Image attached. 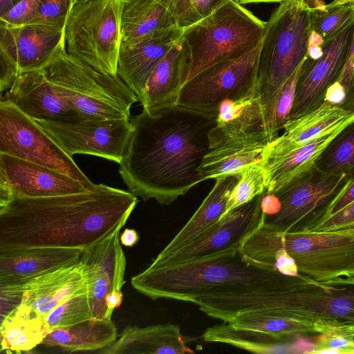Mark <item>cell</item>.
<instances>
[{
    "label": "cell",
    "mask_w": 354,
    "mask_h": 354,
    "mask_svg": "<svg viewBox=\"0 0 354 354\" xmlns=\"http://www.w3.org/2000/svg\"><path fill=\"white\" fill-rule=\"evenodd\" d=\"M20 0H0V17L12 9Z\"/></svg>",
    "instance_id": "obj_49"
},
{
    "label": "cell",
    "mask_w": 354,
    "mask_h": 354,
    "mask_svg": "<svg viewBox=\"0 0 354 354\" xmlns=\"http://www.w3.org/2000/svg\"><path fill=\"white\" fill-rule=\"evenodd\" d=\"M301 64L286 82L279 94L274 114V129L278 135L289 120Z\"/></svg>",
    "instance_id": "obj_42"
},
{
    "label": "cell",
    "mask_w": 354,
    "mask_h": 354,
    "mask_svg": "<svg viewBox=\"0 0 354 354\" xmlns=\"http://www.w3.org/2000/svg\"><path fill=\"white\" fill-rule=\"evenodd\" d=\"M263 194L231 210L206 232L178 251L161 259H154L149 266L182 264L239 248L243 241L263 223Z\"/></svg>",
    "instance_id": "obj_15"
},
{
    "label": "cell",
    "mask_w": 354,
    "mask_h": 354,
    "mask_svg": "<svg viewBox=\"0 0 354 354\" xmlns=\"http://www.w3.org/2000/svg\"><path fill=\"white\" fill-rule=\"evenodd\" d=\"M118 336L117 327L111 319L91 317L48 332L41 344L67 353L100 351L114 342Z\"/></svg>",
    "instance_id": "obj_30"
},
{
    "label": "cell",
    "mask_w": 354,
    "mask_h": 354,
    "mask_svg": "<svg viewBox=\"0 0 354 354\" xmlns=\"http://www.w3.org/2000/svg\"><path fill=\"white\" fill-rule=\"evenodd\" d=\"M354 201V182H353L344 193L331 206L328 216L332 215Z\"/></svg>",
    "instance_id": "obj_46"
},
{
    "label": "cell",
    "mask_w": 354,
    "mask_h": 354,
    "mask_svg": "<svg viewBox=\"0 0 354 354\" xmlns=\"http://www.w3.org/2000/svg\"><path fill=\"white\" fill-rule=\"evenodd\" d=\"M183 29L176 28L153 40L133 46L121 45L118 62V75L141 100L151 73L180 39Z\"/></svg>",
    "instance_id": "obj_26"
},
{
    "label": "cell",
    "mask_w": 354,
    "mask_h": 354,
    "mask_svg": "<svg viewBox=\"0 0 354 354\" xmlns=\"http://www.w3.org/2000/svg\"><path fill=\"white\" fill-rule=\"evenodd\" d=\"M259 48L260 45L241 57L218 62L196 74L182 86L177 104L217 115L219 104L225 99L257 94Z\"/></svg>",
    "instance_id": "obj_12"
},
{
    "label": "cell",
    "mask_w": 354,
    "mask_h": 354,
    "mask_svg": "<svg viewBox=\"0 0 354 354\" xmlns=\"http://www.w3.org/2000/svg\"><path fill=\"white\" fill-rule=\"evenodd\" d=\"M266 22L235 0L183 30L189 62L186 81L218 62L241 57L258 47Z\"/></svg>",
    "instance_id": "obj_7"
},
{
    "label": "cell",
    "mask_w": 354,
    "mask_h": 354,
    "mask_svg": "<svg viewBox=\"0 0 354 354\" xmlns=\"http://www.w3.org/2000/svg\"><path fill=\"white\" fill-rule=\"evenodd\" d=\"M138 203L131 192L102 183L81 193L0 202V252L84 250L120 232Z\"/></svg>",
    "instance_id": "obj_2"
},
{
    "label": "cell",
    "mask_w": 354,
    "mask_h": 354,
    "mask_svg": "<svg viewBox=\"0 0 354 354\" xmlns=\"http://www.w3.org/2000/svg\"><path fill=\"white\" fill-rule=\"evenodd\" d=\"M104 354H184L194 353L176 324L127 326L116 340L98 351Z\"/></svg>",
    "instance_id": "obj_25"
},
{
    "label": "cell",
    "mask_w": 354,
    "mask_h": 354,
    "mask_svg": "<svg viewBox=\"0 0 354 354\" xmlns=\"http://www.w3.org/2000/svg\"><path fill=\"white\" fill-rule=\"evenodd\" d=\"M227 322L235 328L260 331L279 337L317 333L315 323L266 312L239 314Z\"/></svg>",
    "instance_id": "obj_34"
},
{
    "label": "cell",
    "mask_w": 354,
    "mask_h": 354,
    "mask_svg": "<svg viewBox=\"0 0 354 354\" xmlns=\"http://www.w3.org/2000/svg\"><path fill=\"white\" fill-rule=\"evenodd\" d=\"M74 6V0H40L29 24H42L64 30Z\"/></svg>",
    "instance_id": "obj_40"
},
{
    "label": "cell",
    "mask_w": 354,
    "mask_h": 354,
    "mask_svg": "<svg viewBox=\"0 0 354 354\" xmlns=\"http://www.w3.org/2000/svg\"><path fill=\"white\" fill-rule=\"evenodd\" d=\"M227 0H172L171 11L177 26L185 29L208 17Z\"/></svg>",
    "instance_id": "obj_39"
},
{
    "label": "cell",
    "mask_w": 354,
    "mask_h": 354,
    "mask_svg": "<svg viewBox=\"0 0 354 354\" xmlns=\"http://www.w3.org/2000/svg\"><path fill=\"white\" fill-rule=\"evenodd\" d=\"M92 317L88 291L74 295L50 311L45 318L48 331L68 327Z\"/></svg>",
    "instance_id": "obj_37"
},
{
    "label": "cell",
    "mask_w": 354,
    "mask_h": 354,
    "mask_svg": "<svg viewBox=\"0 0 354 354\" xmlns=\"http://www.w3.org/2000/svg\"><path fill=\"white\" fill-rule=\"evenodd\" d=\"M178 28L164 0H124L121 45L133 46L159 38Z\"/></svg>",
    "instance_id": "obj_24"
},
{
    "label": "cell",
    "mask_w": 354,
    "mask_h": 354,
    "mask_svg": "<svg viewBox=\"0 0 354 354\" xmlns=\"http://www.w3.org/2000/svg\"><path fill=\"white\" fill-rule=\"evenodd\" d=\"M37 122L71 156L93 155L118 164L125 154L132 133L130 119Z\"/></svg>",
    "instance_id": "obj_13"
},
{
    "label": "cell",
    "mask_w": 354,
    "mask_h": 354,
    "mask_svg": "<svg viewBox=\"0 0 354 354\" xmlns=\"http://www.w3.org/2000/svg\"><path fill=\"white\" fill-rule=\"evenodd\" d=\"M269 142L261 133L223 139L211 147L198 169L202 181L240 174L248 166L264 157Z\"/></svg>",
    "instance_id": "obj_23"
},
{
    "label": "cell",
    "mask_w": 354,
    "mask_h": 354,
    "mask_svg": "<svg viewBox=\"0 0 354 354\" xmlns=\"http://www.w3.org/2000/svg\"><path fill=\"white\" fill-rule=\"evenodd\" d=\"M354 18V4L312 7L310 41L322 45L337 34Z\"/></svg>",
    "instance_id": "obj_35"
},
{
    "label": "cell",
    "mask_w": 354,
    "mask_h": 354,
    "mask_svg": "<svg viewBox=\"0 0 354 354\" xmlns=\"http://www.w3.org/2000/svg\"><path fill=\"white\" fill-rule=\"evenodd\" d=\"M202 338L205 342L225 344L257 353L282 352L287 339L260 331L235 328L227 322L206 328Z\"/></svg>",
    "instance_id": "obj_32"
},
{
    "label": "cell",
    "mask_w": 354,
    "mask_h": 354,
    "mask_svg": "<svg viewBox=\"0 0 354 354\" xmlns=\"http://www.w3.org/2000/svg\"><path fill=\"white\" fill-rule=\"evenodd\" d=\"M48 332L44 319L19 304L1 319V352H28L41 344Z\"/></svg>",
    "instance_id": "obj_31"
},
{
    "label": "cell",
    "mask_w": 354,
    "mask_h": 354,
    "mask_svg": "<svg viewBox=\"0 0 354 354\" xmlns=\"http://www.w3.org/2000/svg\"><path fill=\"white\" fill-rule=\"evenodd\" d=\"M217 115L178 104L142 109L131 116L132 133L119 173L143 201L170 205L202 182L198 169L210 151Z\"/></svg>",
    "instance_id": "obj_1"
},
{
    "label": "cell",
    "mask_w": 354,
    "mask_h": 354,
    "mask_svg": "<svg viewBox=\"0 0 354 354\" xmlns=\"http://www.w3.org/2000/svg\"><path fill=\"white\" fill-rule=\"evenodd\" d=\"M122 299L123 293L122 290H114L108 293L106 298V319H111L113 310L122 304Z\"/></svg>",
    "instance_id": "obj_47"
},
{
    "label": "cell",
    "mask_w": 354,
    "mask_h": 354,
    "mask_svg": "<svg viewBox=\"0 0 354 354\" xmlns=\"http://www.w3.org/2000/svg\"><path fill=\"white\" fill-rule=\"evenodd\" d=\"M43 71L82 119H130V109L139 101L118 75L95 70L69 54L66 44Z\"/></svg>",
    "instance_id": "obj_6"
},
{
    "label": "cell",
    "mask_w": 354,
    "mask_h": 354,
    "mask_svg": "<svg viewBox=\"0 0 354 354\" xmlns=\"http://www.w3.org/2000/svg\"><path fill=\"white\" fill-rule=\"evenodd\" d=\"M120 241L122 245L133 247L138 242L139 234L136 230L127 228L121 233Z\"/></svg>",
    "instance_id": "obj_48"
},
{
    "label": "cell",
    "mask_w": 354,
    "mask_h": 354,
    "mask_svg": "<svg viewBox=\"0 0 354 354\" xmlns=\"http://www.w3.org/2000/svg\"><path fill=\"white\" fill-rule=\"evenodd\" d=\"M324 101L354 112V30L351 45L342 73L327 91Z\"/></svg>",
    "instance_id": "obj_38"
},
{
    "label": "cell",
    "mask_w": 354,
    "mask_h": 354,
    "mask_svg": "<svg viewBox=\"0 0 354 354\" xmlns=\"http://www.w3.org/2000/svg\"><path fill=\"white\" fill-rule=\"evenodd\" d=\"M87 291L86 272L80 261L35 277L21 286H0L1 296L21 299L19 304L44 320L62 302Z\"/></svg>",
    "instance_id": "obj_18"
},
{
    "label": "cell",
    "mask_w": 354,
    "mask_h": 354,
    "mask_svg": "<svg viewBox=\"0 0 354 354\" xmlns=\"http://www.w3.org/2000/svg\"><path fill=\"white\" fill-rule=\"evenodd\" d=\"M346 124L283 156L262 160L266 174L265 193L274 194L312 169L319 154Z\"/></svg>",
    "instance_id": "obj_29"
},
{
    "label": "cell",
    "mask_w": 354,
    "mask_h": 354,
    "mask_svg": "<svg viewBox=\"0 0 354 354\" xmlns=\"http://www.w3.org/2000/svg\"><path fill=\"white\" fill-rule=\"evenodd\" d=\"M352 182L315 167L274 194L277 213L264 215L263 224L281 232L312 231L328 214L335 201Z\"/></svg>",
    "instance_id": "obj_10"
},
{
    "label": "cell",
    "mask_w": 354,
    "mask_h": 354,
    "mask_svg": "<svg viewBox=\"0 0 354 354\" xmlns=\"http://www.w3.org/2000/svg\"><path fill=\"white\" fill-rule=\"evenodd\" d=\"M84 1H86V0H74V4L80 3V2H82Z\"/></svg>",
    "instance_id": "obj_52"
},
{
    "label": "cell",
    "mask_w": 354,
    "mask_h": 354,
    "mask_svg": "<svg viewBox=\"0 0 354 354\" xmlns=\"http://www.w3.org/2000/svg\"><path fill=\"white\" fill-rule=\"evenodd\" d=\"M240 4H246L250 3H282L288 0H235Z\"/></svg>",
    "instance_id": "obj_50"
},
{
    "label": "cell",
    "mask_w": 354,
    "mask_h": 354,
    "mask_svg": "<svg viewBox=\"0 0 354 354\" xmlns=\"http://www.w3.org/2000/svg\"><path fill=\"white\" fill-rule=\"evenodd\" d=\"M307 353L354 354V324L342 330L319 334L314 348Z\"/></svg>",
    "instance_id": "obj_41"
},
{
    "label": "cell",
    "mask_w": 354,
    "mask_h": 354,
    "mask_svg": "<svg viewBox=\"0 0 354 354\" xmlns=\"http://www.w3.org/2000/svg\"><path fill=\"white\" fill-rule=\"evenodd\" d=\"M83 250L35 248L0 252V286H21L32 279L73 265Z\"/></svg>",
    "instance_id": "obj_22"
},
{
    "label": "cell",
    "mask_w": 354,
    "mask_h": 354,
    "mask_svg": "<svg viewBox=\"0 0 354 354\" xmlns=\"http://www.w3.org/2000/svg\"><path fill=\"white\" fill-rule=\"evenodd\" d=\"M289 276L250 259L236 248L182 264L148 266L132 277L131 283L153 300L194 303L207 295L279 288Z\"/></svg>",
    "instance_id": "obj_3"
},
{
    "label": "cell",
    "mask_w": 354,
    "mask_h": 354,
    "mask_svg": "<svg viewBox=\"0 0 354 354\" xmlns=\"http://www.w3.org/2000/svg\"><path fill=\"white\" fill-rule=\"evenodd\" d=\"M311 10L306 0H288L281 3L266 22L256 88L263 132L269 142L279 136L274 114L280 91L308 53Z\"/></svg>",
    "instance_id": "obj_4"
},
{
    "label": "cell",
    "mask_w": 354,
    "mask_h": 354,
    "mask_svg": "<svg viewBox=\"0 0 354 354\" xmlns=\"http://www.w3.org/2000/svg\"><path fill=\"white\" fill-rule=\"evenodd\" d=\"M164 1H167V3H169V5L171 6V3L172 0H164Z\"/></svg>",
    "instance_id": "obj_53"
},
{
    "label": "cell",
    "mask_w": 354,
    "mask_h": 354,
    "mask_svg": "<svg viewBox=\"0 0 354 354\" xmlns=\"http://www.w3.org/2000/svg\"><path fill=\"white\" fill-rule=\"evenodd\" d=\"M275 315L309 322L341 320L354 324V277L319 281L302 274L290 276L268 301Z\"/></svg>",
    "instance_id": "obj_9"
},
{
    "label": "cell",
    "mask_w": 354,
    "mask_h": 354,
    "mask_svg": "<svg viewBox=\"0 0 354 354\" xmlns=\"http://www.w3.org/2000/svg\"><path fill=\"white\" fill-rule=\"evenodd\" d=\"M240 174L215 178V185L201 205L155 259L165 258L198 239L217 223L226 209L232 191Z\"/></svg>",
    "instance_id": "obj_28"
},
{
    "label": "cell",
    "mask_w": 354,
    "mask_h": 354,
    "mask_svg": "<svg viewBox=\"0 0 354 354\" xmlns=\"http://www.w3.org/2000/svg\"><path fill=\"white\" fill-rule=\"evenodd\" d=\"M239 249L250 259L267 266L277 250L284 249L300 274L319 281L354 277V227L281 232L262 223Z\"/></svg>",
    "instance_id": "obj_5"
},
{
    "label": "cell",
    "mask_w": 354,
    "mask_h": 354,
    "mask_svg": "<svg viewBox=\"0 0 354 354\" xmlns=\"http://www.w3.org/2000/svg\"><path fill=\"white\" fill-rule=\"evenodd\" d=\"M266 191V174L261 160L248 166L240 173L239 179L230 194L222 217Z\"/></svg>",
    "instance_id": "obj_36"
},
{
    "label": "cell",
    "mask_w": 354,
    "mask_h": 354,
    "mask_svg": "<svg viewBox=\"0 0 354 354\" xmlns=\"http://www.w3.org/2000/svg\"><path fill=\"white\" fill-rule=\"evenodd\" d=\"M326 174L344 176L354 182V119L328 144L315 162Z\"/></svg>",
    "instance_id": "obj_33"
},
{
    "label": "cell",
    "mask_w": 354,
    "mask_h": 354,
    "mask_svg": "<svg viewBox=\"0 0 354 354\" xmlns=\"http://www.w3.org/2000/svg\"><path fill=\"white\" fill-rule=\"evenodd\" d=\"M64 44V30L37 24L11 26L0 21V54L19 75L43 70Z\"/></svg>",
    "instance_id": "obj_17"
},
{
    "label": "cell",
    "mask_w": 354,
    "mask_h": 354,
    "mask_svg": "<svg viewBox=\"0 0 354 354\" xmlns=\"http://www.w3.org/2000/svg\"><path fill=\"white\" fill-rule=\"evenodd\" d=\"M40 0H20L8 13L0 17V21L11 26L29 24L32 19Z\"/></svg>",
    "instance_id": "obj_43"
},
{
    "label": "cell",
    "mask_w": 354,
    "mask_h": 354,
    "mask_svg": "<svg viewBox=\"0 0 354 354\" xmlns=\"http://www.w3.org/2000/svg\"><path fill=\"white\" fill-rule=\"evenodd\" d=\"M0 101H8L24 114L39 121H75L80 118L60 95L43 70L19 74Z\"/></svg>",
    "instance_id": "obj_20"
},
{
    "label": "cell",
    "mask_w": 354,
    "mask_h": 354,
    "mask_svg": "<svg viewBox=\"0 0 354 354\" xmlns=\"http://www.w3.org/2000/svg\"><path fill=\"white\" fill-rule=\"evenodd\" d=\"M18 75L19 73L16 68L0 54V91L1 94L10 88Z\"/></svg>",
    "instance_id": "obj_45"
},
{
    "label": "cell",
    "mask_w": 354,
    "mask_h": 354,
    "mask_svg": "<svg viewBox=\"0 0 354 354\" xmlns=\"http://www.w3.org/2000/svg\"><path fill=\"white\" fill-rule=\"evenodd\" d=\"M354 18L337 34L322 44L317 58L307 57L298 76L290 119H295L319 106L328 89L342 73L351 45Z\"/></svg>",
    "instance_id": "obj_14"
},
{
    "label": "cell",
    "mask_w": 354,
    "mask_h": 354,
    "mask_svg": "<svg viewBox=\"0 0 354 354\" xmlns=\"http://www.w3.org/2000/svg\"><path fill=\"white\" fill-rule=\"evenodd\" d=\"M124 0H86L74 4L65 28L67 52L95 70L118 75Z\"/></svg>",
    "instance_id": "obj_8"
},
{
    "label": "cell",
    "mask_w": 354,
    "mask_h": 354,
    "mask_svg": "<svg viewBox=\"0 0 354 354\" xmlns=\"http://www.w3.org/2000/svg\"><path fill=\"white\" fill-rule=\"evenodd\" d=\"M331 3L335 5L354 4V0H333Z\"/></svg>",
    "instance_id": "obj_51"
},
{
    "label": "cell",
    "mask_w": 354,
    "mask_h": 354,
    "mask_svg": "<svg viewBox=\"0 0 354 354\" xmlns=\"http://www.w3.org/2000/svg\"><path fill=\"white\" fill-rule=\"evenodd\" d=\"M80 181L53 169L0 153V202L84 192Z\"/></svg>",
    "instance_id": "obj_16"
},
{
    "label": "cell",
    "mask_w": 354,
    "mask_h": 354,
    "mask_svg": "<svg viewBox=\"0 0 354 354\" xmlns=\"http://www.w3.org/2000/svg\"><path fill=\"white\" fill-rule=\"evenodd\" d=\"M354 119V112L324 101L319 106L284 124L283 133L270 142L263 160L283 156Z\"/></svg>",
    "instance_id": "obj_21"
},
{
    "label": "cell",
    "mask_w": 354,
    "mask_h": 354,
    "mask_svg": "<svg viewBox=\"0 0 354 354\" xmlns=\"http://www.w3.org/2000/svg\"><path fill=\"white\" fill-rule=\"evenodd\" d=\"M0 153L59 171L89 189L97 185L37 121L8 101H0Z\"/></svg>",
    "instance_id": "obj_11"
},
{
    "label": "cell",
    "mask_w": 354,
    "mask_h": 354,
    "mask_svg": "<svg viewBox=\"0 0 354 354\" xmlns=\"http://www.w3.org/2000/svg\"><path fill=\"white\" fill-rule=\"evenodd\" d=\"M80 261L86 272L92 317L106 319L108 293L122 290L125 283L127 261L120 232L84 250Z\"/></svg>",
    "instance_id": "obj_19"
},
{
    "label": "cell",
    "mask_w": 354,
    "mask_h": 354,
    "mask_svg": "<svg viewBox=\"0 0 354 354\" xmlns=\"http://www.w3.org/2000/svg\"><path fill=\"white\" fill-rule=\"evenodd\" d=\"M189 62L187 45L180 39L160 61L149 76L140 101L143 109L177 104Z\"/></svg>",
    "instance_id": "obj_27"
},
{
    "label": "cell",
    "mask_w": 354,
    "mask_h": 354,
    "mask_svg": "<svg viewBox=\"0 0 354 354\" xmlns=\"http://www.w3.org/2000/svg\"><path fill=\"white\" fill-rule=\"evenodd\" d=\"M354 227V201L337 212L326 216L312 231H329Z\"/></svg>",
    "instance_id": "obj_44"
}]
</instances>
